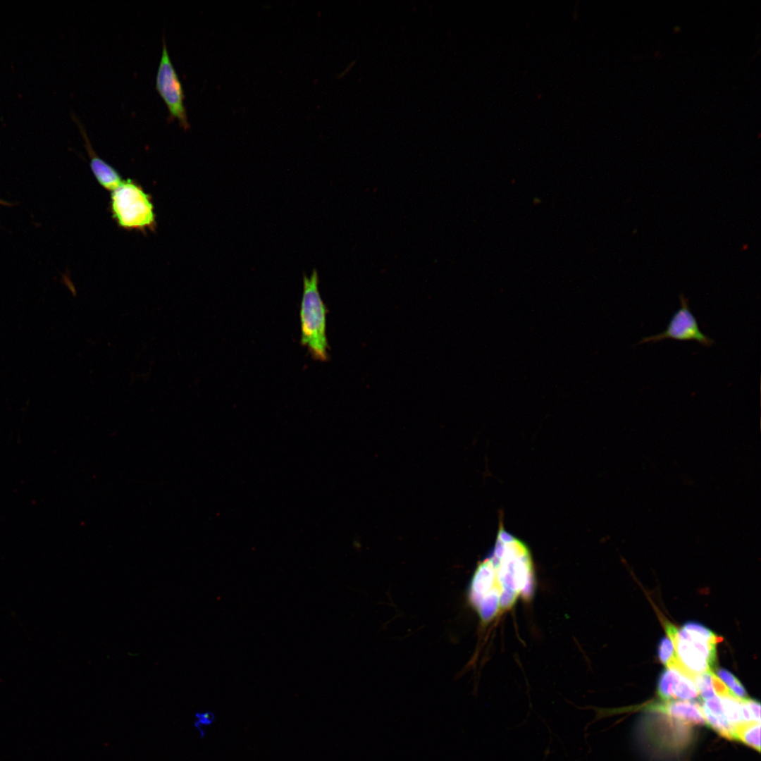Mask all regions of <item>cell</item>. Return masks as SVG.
<instances>
[{
  "label": "cell",
  "mask_w": 761,
  "mask_h": 761,
  "mask_svg": "<svg viewBox=\"0 0 761 761\" xmlns=\"http://www.w3.org/2000/svg\"><path fill=\"white\" fill-rule=\"evenodd\" d=\"M85 142V147L90 157V168L97 182L104 188L113 191L123 181L119 173L110 164L99 157L94 151L87 132L82 123L74 117Z\"/></svg>",
  "instance_id": "8"
},
{
  "label": "cell",
  "mask_w": 761,
  "mask_h": 761,
  "mask_svg": "<svg viewBox=\"0 0 761 761\" xmlns=\"http://www.w3.org/2000/svg\"><path fill=\"white\" fill-rule=\"evenodd\" d=\"M681 673L676 669L667 668L660 674L657 683V693L662 700L672 699L674 689Z\"/></svg>",
  "instance_id": "12"
},
{
  "label": "cell",
  "mask_w": 761,
  "mask_h": 761,
  "mask_svg": "<svg viewBox=\"0 0 761 761\" xmlns=\"http://www.w3.org/2000/svg\"><path fill=\"white\" fill-rule=\"evenodd\" d=\"M646 710L662 714L687 726L706 724L702 707L697 703L683 700H664L646 705Z\"/></svg>",
  "instance_id": "7"
},
{
  "label": "cell",
  "mask_w": 761,
  "mask_h": 761,
  "mask_svg": "<svg viewBox=\"0 0 761 761\" xmlns=\"http://www.w3.org/2000/svg\"><path fill=\"white\" fill-rule=\"evenodd\" d=\"M743 713L747 722H760V704L758 701L745 698L743 700Z\"/></svg>",
  "instance_id": "17"
},
{
  "label": "cell",
  "mask_w": 761,
  "mask_h": 761,
  "mask_svg": "<svg viewBox=\"0 0 761 761\" xmlns=\"http://www.w3.org/2000/svg\"><path fill=\"white\" fill-rule=\"evenodd\" d=\"M533 578V568L527 547L518 539L505 530L499 531L495 546L491 555L481 563L472 579L471 599L473 604L486 619L497 610L506 608L505 597H507V585L517 598L529 586ZM509 594L512 599H515Z\"/></svg>",
  "instance_id": "1"
},
{
  "label": "cell",
  "mask_w": 761,
  "mask_h": 761,
  "mask_svg": "<svg viewBox=\"0 0 761 761\" xmlns=\"http://www.w3.org/2000/svg\"><path fill=\"white\" fill-rule=\"evenodd\" d=\"M712 672L710 671L695 674L693 677V681L696 685L699 695H701L704 700L716 695L712 683Z\"/></svg>",
  "instance_id": "15"
},
{
  "label": "cell",
  "mask_w": 761,
  "mask_h": 761,
  "mask_svg": "<svg viewBox=\"0 0 761 761\" xmlns=\"http://www.w3.org/2000/svg\"><path fill=\"white\" fill-rule=\"evenodd\" d=\"M112 217L120 228L132 230H152L156 215L151 196L135 180H123L111 194Z\"/></svg>",
  "instance_id": "4"
},
{
  "label": "cell",
  "mask_w": 761,
  "mask_h": 761,
  "mask_svg": "<svg viewBox=\"0 0 761 761\" xmlns=\"http://www.w3.org/2000/svg\"><path fill=\"white\" fill-rule=\"evenodd\" d=\"M0 204H6V202L0 199Z\"/></svg>",
  "instance_id": "19"
},
{
  "label": "cell",
  "mask_w": 761,
  "mask_h": 761,
  "mask_svg": "<svg viewBox=\"0 0 761 761\" xmlns=\"http://www.w3.org/2000/svg\"><path fill=\"white\" fill-rule=\"evenodd\" d=\"M703 713L707 724L722 737L735 740L734 726L730 724L722 714H714L703 705Z\"/></svg>",
  "instance_id": "11"
},
{
  "label": "cell",
  "mask_w": 761,
  "mask_h": 761,
  "mask_svg": "<svg viewBox=\"0 0 761 761\" xmlns=\"http://www.w3.org/2000/svg\"><path fill=\"white\" fill-rule=\"evenodd\" d=\"M657 655L660 661L666 667H668L676 659L674 644L668 636L663 637L660 641Z\"/></svg>",
  "instance_id": "16"
},
{
  "label": "cell",
  "mask_w": 761,
  "mask_h": 761,
  "mask_svg": "<svg viewBox=\"0 0 761 761\" xmlns=\"http://www.w3.org/2000/svg\"><path fill=\"white\" fill-rule=\"evenodd\" d=\"M717 676L724 681L734 695L741 700L747 698V693L741 683L728 670L722 668L717 669Z\"/></svg>",
  "instance_id": "14"
},
{
  "label": "cell",
  "mask_w": 761,
  "mask_h": 761,
  "mask_svg": "<svg viewBox=\"0 0 761 761\" xmlns=\"http://www.w3.org/2000/svg\"><path fill=\"white\" fill-rule=\"evenodd\" d=\"M162 43V51L156 75V88L167 106L169 120L177 119L179 125L187 130L190 128V124L184 104L183 88L169 56L164 35Z\"/></svg>",
  "instance_id": "5"
},
{
  "label": "cell",
  "mask_w": 761,
  "mask_h": 761,
  "mask_svg": "<svg viewBox=\"0 0 761 761\" xmlns=\"http://www.w3.org/2000/svg\"><path fill=\"white\" fill-rule=\"evenodd\" d=\"M196 717L199 719L198 722H201L203 724H209L214 720V714L211 712L197 713Z\"/></svg>",
  "instance_id": "18"
},
{
  "label": "cell",
  "mask_w": 761,
  "mask_h": 761,
  "mask_svg": "<svg viewBox=\"0 0 761 761\" xmlns=\"http://www.w3.org/2000/svg\"><path fill=\"white\" fill-rule=\"evenodd\" d=\"M734 736L758 752L760 750V722H743L734 725Z\"/></svg>",
  "instance_id": "9"
},
{
  "label": "cell",
  "mask_w": 761,
  "mask_h": 761,
  "mask_svg": "<svg viewBox=\"0 0 761 761\" xmlns=\"http://www.w3.org/2000/svg\"><path fill=\"white\" fill-rule=\"evenodd\" d=\"M666 633L672 640L676 657L693 678L712 671L716 660V645L722 639L700 624L688 621L678 629L664 621Z\"/></svg>",
  "instance_id": "2"
},
{
  "label": "cell",
  "mask_w": 761,
  "mask_h": 761,
  "mask_svg": "<svg viewBox=\"0 0 761 761\" xmlns=\"http://www.w3.org/2000/svg\"><path fill=\"white\" fill-rule=\"evenodd\" d=\"M318 274L314 269L309 277L303 274V292L300 303V327L302 346L318 361L328 358V344L326 337L327 309L318 290Z\"/></svg>",
  "instance_id": "3"
},
{
  "label": "cell",
  "mask_w": 761,
  "mask_h": 761,
  "mask_svg": "<svg viewBox=\"0 0 761 761\" xmlns=\"http://www.w3.org/2000/svg\"><path fill=\"white\" fill-rule=\"evenodd\" d=\"M680 307L673 314L665 330L660 334L643 338L638 345L656 342L665 339L679 341H695L703 347L712 346L714 341L703 333L698 321L691 311L688 299L683 294L679 295Z\"/></svg>",
  "instance_id": "6"
},
{
  "label": "cell",
  "mask_w": 761,
  "mask_h": 761,
  "mask_svg": "<svg viewBox=\"0 0 761 761\" xmlns=\"http://www.w3.org/2000/svg\"><path fill=\"white\" fill-rule=\"evenodd\" d=\"M699 692L693 677L681 672L674 689L672 699L688 701L697 698Z\"/></svg>",
  "instance_id": "13"
},
{
  "label": "cell",
  "mask_w": 761,
  "mask_h": 761,
  "mask_svg": "<svg viewBox=\"0 0 761 761\" xmlns=\"http://www.w3.org/2000/svg\"><path fill=\"white\" fill-rule=\"evenodd\" d=\"M723 714L732 725L743 722L742 700L731 693L719 697Z\"/></svg>",
  "instance_id": "10"
}]
</instances>
